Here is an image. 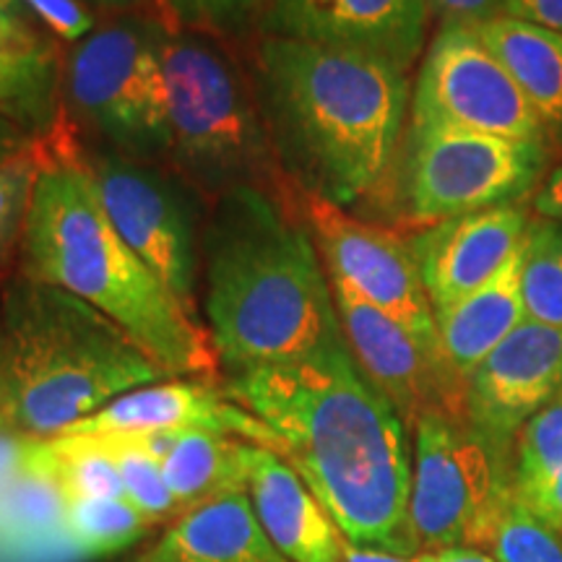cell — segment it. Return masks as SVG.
Instances as JSON below:
<instances>
[{
  "mask_svg": "<svg viewBox=\"0 0 562 562\" xmlns=\"http://www.w3.org/2000/svg\"><path fill=\"white\" fill-rule=\"evenodd\" d=\"M224 383L271 427L281 459L351 544L419 554L409 518V427L357 368L341 331L302 360Z\"/></svg>",
  "mask_w": 562,
  "mask_h": 562,
  "instance_id": "cell-1",
  "label": "cell"
},
{
  "mask_svg": "<svg viewBox=\"0 0 562 562\" xmlns=\"http://www.w3.org/2000/svg\"><path fill=\"white\" fill-rule=\"evenodd\" d=\"M248 74L292 188L344 209L383 193L409 125V74L273 34H258Z\"/></svg>",
  "mask_w": 562,
  "mask_h": 562,
  "instance_id": "cell-2",
  "label": "cell"
},
{
  "mask_svg": "<svg viewBox=\"0 0 562 562\" xmlns=\"http://www.w3.org/2000/svg\"><path fill=\"white\" fill-rule=\"evenodd\" d=\"M201 321L227 378L302 360L341 331L331 279L292 186H245L209 203Z\"/></svg>",
  "mask_w": 562,
  "mask_h": 562,
  "instance_id": "cell-3",
  "label": "cell"
},
{
  "mask_svg": "<svg viewBox=\"0 0 562 562\" xmlns=\"http://www.w3.org/2000/svg\"><path fill=\"white\" fill-rule=\"evenodd\" d=\"M16 273L87 302L123 328L167 378H220L206 326L112 227L66 123L42 138Z\"/></svg>",
  "mask_w": 562,
  "mask_h": 562,
  "instance_id": "cell-4",
  "label": "cell"
},
{
  "mask_svg": "<svg viewBox=\"0 0 562 562\" xmlns=\"http://www.w3.org/2000/svg\"><path fill=\"white\" fill-rule=\"evenodd\" d=\"M0 357L5 427L32 440L58 438L112 398L167 378L110 318L24 273L0 297Z\"/></svg>",
  "mask_w": 562,
  "mask_h": 562,
  "instance_id": "cell-5",
  "label": "cell"
},
{
  "mask_svg": "<svg viewBox=\"0 0 562 562\" xmlns=\"http://www.w3.org/2000/svg\"><path fill=\"white\" fill-rule=\"evenodd\" d=\"M170 167L206 203L245 186L290 188L273 157L250 74L209 34L167 24L161 45Z\"/></svg>",
  "mask_w": 562,
  "mask_h": 562,
  "instance_id": "cell-6",
  "label": "cell"
},
{
  "mask_svg": "<svg viewBox=\"0 0 562 562\" xmlns=\"http://www.w3.org/2000/svg\"><path fill=\"white\" fill-rule=\"evenodd\" d=\"M165 34V19L123 13L68 45L60 58L63 121L81 146L170 165Z\"/></svg>",
  "mask_w": 562,
  "mask_h": 562,
  "instance_id": "cell-7",
  "label": "cell"
},
{
  "mask_svg": "<svg viewBox=\"0 0 562 562\" xmlns=\"http://www.w3.org/2000/svg\"><path fill=\"white\" fill-rule=\"evenodd\" d=\"M552 154L542 140L409 123L383 193L396 191L398 224L414 232L482 209L521 203L550 172Z\"/></svg>",
  "mask_w": 562,
  "mask_h": 562,
  "instance_id": "cell-8",
  "label": "cell"
},
{
  "mask_svg": "<svg viewBox=\"0 0 562 562\" xmlns=\"http://www.w3.org/2000/svg\"><path fill=\"white\" fill-rule=\"evenodd\" d=\"M76 146L117 235L201 321V232L209 203L170 165L89 149L79 140Z\"/></svg>",
  "mask_w": 562,
  "mask_h": 562,
  "instance_id": "cell-9",
  "label": "cell"
},
{
  "mask_svg": "<svg viewBox=\"0 0 562 562\" xmlns=\"http://www.w3.org/2000/svg\"><path fill=\"white\" fill-rule=\"evenodd\" d=\"M409 518L419 552L487 544L510 482L469 419L427 414L412 427Z\"/></svg>",
  "mask_w": 562,
  "mask_h": 562,
  "instance_id": "cell-10",
  "label": "cell"
},
{
  "mask_svg": "<svg viewBox=\"0 0 562 562\" xmlns=\"http://www.w3.org/2000/svg\"><path fill=\"white\" fill-rule=\"evenodd\" d=\"M409 123L550 144L524 91L467 24H440L432 32L412 83Z\"/></svg>",
  "mask_w": 562,
  "mask_h": 562,
  "instance_id": "cell-11",
  "label": "cell"
},
{
  "mask_svg": "<svg viewBox=\"0 0 562 562\" xmlns=\"http://www.w3.org/2000/svg\"><path fill=\"white\" fill-rule=\"evenodd\" d=\"M292 191L328 279L381 307L427 347L440 349L435 311L422 284L409 237L396 227L364 222L321 195L297 188Z\"/></svg>",
  "mask_w": 562,
  "mask_h": 562,
  "instance_id": "cell-12",
  "label": "cell"
},
{
  "mask_svg": "<svg viewBox=\"0 0 562 562\" xmlns=\"http://www.w3.org/2000/svg\"><path fill=\"white\" fill-rule=\"evenodd\" d=\"M331 292L357 368L409 430L427 414L469 419L467 381L440 349L427 347L409 328L339 281H331Z\"/></svg>",
  "mask_w": 562,
  "mask_h": 562,
  "instance_id": "cell-13",
  "label": "cell"
},
{
  "mask_svg": "<svg viewBox=\"0 0 562 562\" xmlns=\"http://www.w3.org/2000/svg\"><path fill=\"white\" fill-rule=\"evenodd\" d=\"M430 26L427 0H271L258 34L360 53L412 76Z\"/></svg>",
  "mask_w": 562,
  "mask_h": 562,
  "instance_id": "cell-14",
  "label": "cell"
},
{
  "mask_svg": "<svg viewBox=\"0 0 562 562\" xmlns=\"http://www.w3.org/2000/svg\"><path fill=\"white\" fill-rule=\"evenodd\" d=\"M211 430L279 453L271 427L229 396L220 378H165L112 398L100 412L70 425L63 435L144 438V435Z\"/></svg>",
  "mask_w": 562,
  "mask_h": 562,
  "instance_id": "cell-15",
  "label": "cell"
},
{
  "mask_svg": "<svg viewBox=\"0 0 562 562\" xmlns=\"http://www.w3.org/2000/svg\"><path fill=\"white\" fill-rule=\"evenodd\" d=\"M562 391V331L524 321L467 378V417L503 453L542 406Z\"/></svg>",
  "mask_w": 562,
  "mask_h": 562,
  "instance_id": "cell-16",
  "label": "cell"
},
{
  "mask_svg": "<svg viewBox=\"0 0 562 562\" xmlns=\"http://www.w3.org/2000/svg\"><path fill=\"white\" fill-rule=\"evenodd\" d=\"M531 216V206L524 201L503 203L404 232L432 311L487 284L521 248Z\"/></svg>",
  "mask_w": 562,
  "mask_h": 562,
  "instance_id": "cell-17",
  "label": "cell"
},
{
  "mask_svg": "<svg viewBox=\"0 0 562 562\" xmlns=\"http://www.w3.org/2000/svg\"><path fill=\"white\" fill-rule=\"evenodd\" d=\"M245 495L266 537L292 562H344V533L334 518L290 463L256 442Z\"/></svg>",
  "mask_w": 562,
  "mask_h": 562,
  "instance_id": "cell-18",
  "label": "cell"
},
{
  "mask_svg": "<svg viewBox=\"0 0 562 562\" xmlns=\"http://www.w3.org/2000/svg\"><path fill=\"white\" fill-rule=\"evenodd\" d=\"M68 495L55 472L47 440H34L24 467L0 484V560H76L66 533Z\"/></svg>",
  "mask_w": 562,
  "mask_h": 562,
  "instance_id": "cell-19",
  "label": "cell"
},
{
  "mask_svg": "<svg viewBox=\"0 0 562 562\" xmlns=\"http://www.w3.org/2000/svg\"><path fill=\"white\" fill-rule=\"evenodd\" d=\"M138 440H144L159 461L167 487L182 513L245 492L252 446L248 440L211 430L159 432Z\"/></svg>",
  "mask_w": 562,
  "mask_h": 562,
  "instance_id": "cell-20",
  "label": "cell"
},
{
  "mask_svg": "<svg viewBox=\"0 0 562 562\" xmlns=\"http://www.w3.org/2000/svg\"><path fill=\"white\" fill-rule=\"evenodd\" d=\"M524 321L521 248L487 284L435 313L442 355L463 381Z\"/></svg>",
  "mask_w": 562,
  "mask_h": 562,
  "instance_id": "cell-21",
  "label": "cell"
},
{
  "mask_svg": "<svg viewBox=\"0 0 562 562\" xmlns=\"http://www.w3.org/2000/svg\"><path fill=\"white\" fill-rule=\"evenodd\" d=\"M149 562H292L266 537L248 495L201 505L165 529Z\"/></svg>",
  "mask_w": 562,
  "mask_h": 562,
  "instance_id": "cell-22",
  "label": "cell"
},
{
  "mask_svg": "<svg viewBox=\"0 0 562 562\" xmlns=\"http://www.w3.org/2000/svg\"><path fill=\"white\" fill-rule=\"evenodd\" d=\"M474 32L503 63L542 121L554 149L562 144V34L516 16L476 24Z\"/></svg>",
  "mask_w": 562,
  "mask_h": 562,
  "instance_id": "cell-23",
  "label": "cell"
},
{
  "mask_svg": "<svg viewBox=\"0 0 562 562\" xmlns=\"http://www.w3.org/2000/svg\"><path fill=\"white\" fill-rule=\"evenodd\" d=\"M0 117L34 138L53 136L66 123L58 53H0Z\"/></svg>",
  "mask_w": 562,
  "mask_h": 562,
  "instance_id": "cell-24",
  "label": "cell"
},
{
  "mask_svg": "<svg viewBox=\"0 0 562 562\" xmlns=\"http://www.w3.org/2000/svg\"><path fill=\"white\" fill-rule=\"evenodd\" d=\"M151 529L125 497H68L66 533L76 560L121 552Z\"/></svg>",
  "mask_w": 562,
  "mask_h": 562,
  "instance_id": "cell-25",
  "label": "cell"
},
{
  "mask_svg": "<svg viewBox=\"0 0 562 562\" xmlns=\"http://www.w3.org/2000/svg\"><path fill=\"white\" fill-rule=\"evenodd\" d=\"M521 297L526 321L562 331V227L539 216L521 243Z\"/></svg>",
  "mask_w": 562,
  "mask_h": 562,
  "instance_id": "cell-26",
  "label": "cell"
},
{
  "mask_svg": "<svg viewBox=\"0 0 562 562\" xmlns=\"http://www.w3.org/2000/svg\"><path fill=\"white\" fill-rule=\"evenodd\" d=\"M121 474L125 501L149 521L154 529H170L186 513L167 487L159 461L138 438H102Z\"/></svg>",
  "mask_w": 562,
  "mask_h": 562,
  "instance_id": "cell-27",
  "label": "cell"
},
{
  "mask_svg": "<svg viewBox=\"0 0 562 562\" xmlns=\"http://www.w3.org/2000/svg\"><path fill=\"white\" fill-rule=\"evenodd\" d=\"M484 550L497 562H562V533L544 524L510 482Z\"/></svg>",
  "mask_w": 562,
  "mask_h": 562,
  "instance_id": "cell-28",
  "label": "cell"
},
{
  "mask_svg": "<svg viewBox=\"0 0 562 562\" xmlns=\"http://www.w3.org/2000/svg\"><path fill=\"white\" fill-rule=\"evenodd\" d=\"M42 167V138L0 165V279L16 269Z\"/></svg>",
  "mask_w": 562,
  "mask_h": 562,
  "instance_id": "cell-29",
  "label": "cell"
},
{
  "mask_svg": "<svg viewBox=\"0 0 562 562\" xmlns=\"http://www.w3.org/2000/svg\"><path fill=\"white\" fill-rule=\"evenodd\" d=\"M47 451L68 497H125L121 474L102 438L58 435L47 440Z\"/></svg>",
  "mask_w": 562,
  "mask_h": 562,
  "instance_id": "cell-30",
  "label": "cell"
},
{
  "mask_svg": "<svg viewBox=\"0 0 562 562\" xmlns=\"http://www.w3.org/2000/svg\"><path fill=\"white\" fill-rule=\"evenodd\" d=\"M269 3L271 0H161V9L175 30L224 40L261 32Z\"/></svg>",
  "mask_w": 562,
  "mask_h": 562,
  "instance_id": "cell-31",
  "label": "cell"
},
{
  "mask_svg": "<svg viewBox=\"0 0 562 562\" xmlns=\"http://www.w3.org/2000/svg\"><path fill=\"white\" fill-rule=\"evenodd\" d=\"M562 469V391L526 422L516 438V480L513 487L529 490Z\"/></svg>",
  "mask_w": 562,
  "mask_h": 562,
  "instance_id": "cell-32",
  "label": "cell"
},
{
  "mask_svg": "<svg viewBox=\"0 0 562 562\" xmlns=\"http://www.w3.org/2000/svg\"><path fill=\"white\" fill-rule=\"evenodd\" d=\"M40 19L21 0H0V53L55 50Z\"/></svg>",
  "mask_w": 562,
  "mask_h": 562,
  "instance_id": "cell-33",
  "label": "cell"
},
{
  "mask_svg": "<svg viewBox=\"0 0 562 562\" xmlns=\"http://www.w3.org/2000/svg\"><path fill=\"white\" fill-rule=\"evenodd\" d=\"M55 40L76 45L94 30L97 21L79 0H21Z\"/></svg>",
  "mask_w": 562,
  "mask_h": 562,
  "instance_id": "cell-34",
  "label": "cell"
},
{
  "mask_svg": "<svg viewBox=\"0 0 562 562\" xmlns=\"http://www.w3.org/2000/svg\"><path fill=\"white\" fill-rule=\"evenodd\" d=\"M432 21L440 24L476 26L484 21L505 16V0H427Z\"/></svg>",
  "mask_w": 562,
  "mask_h": 562,
  "instance_id": "cell-35",
  "label": "cell"
},
{
  "mask_svg": "<svg viewBox=\"0 0 562 562\" xmlns=\"http://www.w3.org/2000/svg\"><path fill=\"white\" fill-rule=\"evenodd\" d=\"M516 495L521 497L544 524H550L552 529H558L562 533V469L547 482L537 484V487L516 490Z\"/></svg>",
  "mask_w": 562,
  "mask_h": 562,
  "instance_id": "cell-36",
  "label": "cell"
},
{
  "mask_svg": "<svg viewBox=\"0 0 562 562\" xmlns=\"http://www.w3.org/2000/svg\"><path fill=\"white\" fill-rule=\"evenodd\" d=\"M531 214L562 227V161L544 175L537 191L531 193Z\"/></svg>",
  "mask_w": 562,
  "mask_h": 562,
  "instance_id": "cell-37",
  "label": "cell"
},
{
  "mask_svg": "<svg viewBox=\"0 0 562 562\" xmlns=\"http://www.w3.org/2000/svg\"><path fill=\"white\" fill-rule=\"evenodd\" d=\"M505 13L562 34V0H505Z\"/></svg>",
  "mask_w": 562,
  "mask_h": 562,
  "instance_id": "cell-38",
  "label": "cell"
},
{
  "mask_svg": "<svg viewBox=\"0 0 562 562\" xmlns=\"http://www.w3.org/2000/svg\"><path fill=\"white\" fill-rule=\"evenodd\" d=\"M34 448L32 438H24V435L0 430V484L11 480L13 474L24 467L26 459H30Z\"/></svg>",
  "mask_w": 562,
  "mask_h": 562,
  "instance_id": "cell-39",
  "label": "cell"
},
{
  "mask_svg": "<svg viewBox=\"0 0 562 562\" xmlns=\"http://www.w3.org/2000/svg\"><path fill=\"white\" fill-rule=\"evenodd\" d=\"M417 562H497L487 550L480 547H446V550H425L417 554Z\"/></svg>",
  "mask_w": 562,
  "mask_h": 562,
  "instance_id": "cell-40",
  "label": "cell"
},
{
  "mask_svg": "<svg viewBox=\"0 0 562 562\" xmlns=\"http://www.w3.org/2000/svg\"><path fill=\"white\" fill-rule=\"evenodd\" d=\"M32 140H34L32 133H26L16 123H11L9 117H0V165H3L5 159H11L13 154L26 149Z\"/></svg>",
  "mask_w": 562,
  "mask_h": 562,
  "instance_id": "cell-41",
  "label": "cell"
},
{
  "mask_svg": "<svg viewBox=\"0 0 562 562\" xmlns=\"http://www.w3.org/2000/svg\"><path fill=\"white\" fill-rule=\"evenodd\" d=\"M344 562H417V554L406 558V554L375 550V547H360L344 537Z\"/></svg>",
  "mask_w": 562,
  "mask_h": 562,
  "instance_id": "cell-42",
  "label": "cell"
},
{
  "mask_svg": "<svg viewBox=\"0 0 562 562\" xmlns=\"http://www.w3.org/2000/svg\"><path fill=\"white\" fill-rule=\"evenodd\" d=\"M89 9V5H97V9H112V11H121V9H136L138 3L144 0H79Z\"/></svg>",
  "mask_w": 562,
  "mask_h": 562,
  "instance_id": "cell-43",
  "label": "cell"
},
{
  "mask_svg": "<svg viewBox=\"0 0 562 562\" xmlns=\"http://www.w3.org/2000/svg\"><path fill=\"white\" fill-rule=\"evenodd\" d=\"M0 430H9L3 417V357H0Z\"/></svg>",
  "mask_w": 562,
  "mask_h": 562,
  "instance_id": "cell-44",
  "label": "cell"
},
{
  "mask_svg": "<svg viewBox=\"0 0 562 562\" xmlns=\"http://www.w3.org/2000/svg\"><path fill=\"white\" fill-rule=\"evenodd\" d=\"M138 562H146V558H140V560H138Z\"/></svg>",
  "mask_w": 562,
  "mask_h": 562,
  "instance_id": "cell-45",
  "label": "cell"
},
{
  "mask_svg": "<svg viewBox=\"0 0 562 562\" xmlns=\"http://www.w3.org/2000/svg\"><path fill=\"white\" fill-rule=\"evenodd\" d=\"M144 558H146V554H144ZM146 562H149V560H146Z\"/></svg>",
  "mask_w": 562,
  "mask_h": 562,
  "instance_id": "cell-46",
  "label": "cell"
}]
</instances>
